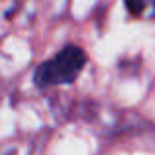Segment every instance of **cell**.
Instances as JSON below:
<instances>
[{
  "mask_svg": "<svg viewBox=\"0 0 155 155\" xmlns=\"http://www.w3.org/2000/svg\"><path fill=\"white\" fill-rule=\"evenodd\" d=\"M153 0H124V4H126V8H128V12L132 16H143L145 14V10H147V6H153L155 8V4H151Z\"/></svg>",
  "mask_w": 155,
  "mask_h": 155,
  "instance_id": "cell-2",
  "label": "cell"
},
{
  "mask_svg": "<svg viewBox=\"0 0 155 155\" xmlns=\"http://www.w3.org/2000/svg\"><path fill=\"white\" fill-rule=\"evenodd\" d=\"M87 65V53L77 45H65L53 59L41 63L34 73V83L39 88L71 84Z\"/></svg>",
  "mask_w": 155,
  "mask_h": 155,
  "instance_id": "cell-1",
  "label": "cell"
}]
</instances>
